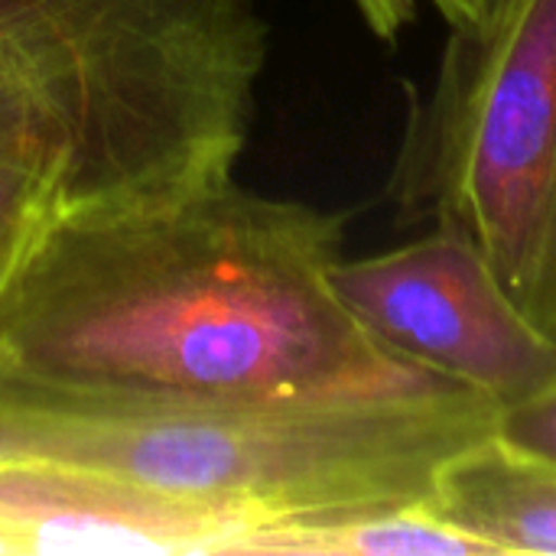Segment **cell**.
<instances>
[{"label":"cell","instance_id":"7","mask_svg":"<svg viewBox=\"0 0 556 556\" xmlns=\"http://www.w3.org/2000/svg\"><path fill=\"white\" fill-rule=\"evenodd\" d=\"M85 218V199L65 160L29 147L0 150V303L49 235Z\"/></svg>","mask_w":556,"mask_h":556},{"label":"cell","instance_id":"3","mask_svg":"<svg viewBox=\"0 0 556 556\" xmlns=\"http://www.w3.org/2000/svg\"><path fill=\"white\" fill-rule=\"evenodd\" d=\"M267 20L257 0H0V150L65 160L85 218L235 179Z\"/></svg>","mask_w":556,"mask_h":556},{"label":"cell","instance_id":"10","mask_svg":"<svg viewBox=\"0 0 556 556\" xmlns=\"http://www.w3.org/2000/svg\"><path fill=\"white\" fill-rule=\"evenodd\" d=\"M352 7L384 42H394L417 16V0H352Z\"/></svg>","mask_w":556,"mask_h":556},{"label":"cell","instance_id":"4","mask_svg":"<svg viewBox=\"0 0 556 556\" xmlns=\"http://www.w3.org/2000/svg\"><path fill=\"white\" fill-rule=\"evenodd\" d=\"M401 225L469 241L556 336V0L450 26L384 186Z\"/></svg>","mask_w":556,"mask_h":556},{"label":"cell","instance_id":"9","mask_svg":"<svg viewBox=\"0 0 556 556\" xmlns=\"http://www.w3.org/2000/svg\"><path fill=\"white\" fill-rule=\"evenodd\" d=\"M498 440L556 463V384L528 404L502 410Z\"/></svg>","mask_w":556,"mask_h":556},{"label":"cell","instance_id":"2","mask_svg":"<svg viewBox=\"0 0 556 556\" xmlns=\"http://www.w3.org/2000/svg\"><path fill=\"white\" fill-rule=\"evenodd\" d=\"M485 394L407 365L280 397H143L0 375V466L104 482L166 515L189 554H270L290 534L430 505L498 437Z\"/></svg>","mask_w":556,"mask_h":556},{"label":"cell","instance_id":"1","mask_svg":"<svg viewBox=\"0 0 556 556\" xmlns=\"http://www.w3.org/2000/svg\"><path fill=\"white\" fill-rule=\"evenodd\" d=\"M345 215L231 182L59 225L0 303V375L143 397H280L407 368L342 303ZM420 368V365H417Z\"/></svg>","mask_w":556,"mask_h":556},{"label":"cell","instance_id":"5","mask_svg":"<svg viewBox=\"0 0 556 556\" xmlns=\"http://www.w3.org/2000/svg\"><path fill=\"white\" fill-rule=\"evenodd\" d=\"M332 287L352 316L397 358L485 394L502 410L556 384V336L459 235L339 261Z\"/></svg>","mask_w":556,"mask_h":556},{"label":"cell","instance_id":"6","mask_svg":"<svg viewBox=\"0 0 556 556\" xmlns=\"http://www.w3.org/2000/svg\"><path fill=\"white\" fill-rule=\"evenodd\" d=\"M430 508L492 556H556V463L498 437L443 469Z\"/></svg>","mask_w":556,"mask_h":556},{"label":"cell","instance_id":"8","mask_svg":"<svg viewBox=\"0 0 556 556\" xmlns=\"http://www.w3.org/2000/svg\"><path fill=\"white\" fill-rule=\"evenodd\" d=\"M277 556H492L466 531L443 521L430 505L365 515L290 534L270 547Z\"/></svg>","mask_w":556,"mask_h":556},{"label":"cell","instance_id":"11","mask_svg":"<svg viewBox=\"0 0 556 556\" xmlns=\"http://www.w3.org/2000/svg\"><path fill=\"white\" fill-rule=\"evenodd\" d=\"M430 3L450 26H476L495 10L498 0H430Z\"/></svg>","mask_w":556,"mask_h":556}]
</instances>
